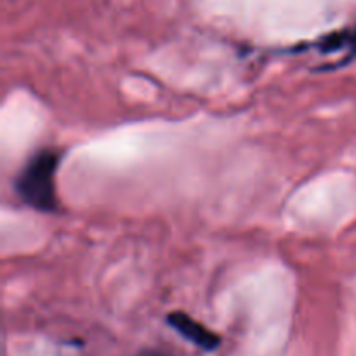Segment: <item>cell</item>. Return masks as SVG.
<instances>
[{
    "instance_id": "cell-2",
    "label": "cell",
    "mask_w": 356,
    "mask_h": 356,
    "mask_svg": "<svg viewBox=\"0 0 356 356\" xmlns=\"http://www.w3.org/2000/svg\"><path fill=\"white\" fill-rule=\"evenodd\" d=\"M167 323L176 330L179 336L193 343L195 346L202 348L204 351H214L221 346V337L216 332L209 330L195 318L183 312H174L167 316Z\"/></svg>"
},
{
    "instance_id": "cell-3",
    "label": "cell",
    "mask_w": 356,
    "mask_h": 356,
    "mask_svg": "<svg viewBox=\"0 0 356 356\" xmlns=\"http://www.w3.org/2000/svg\"><path fill=\"white\" fill-rule=\"evenodd\" d=\"M138 356H170V355L165 353V351H160V350H143Z\"/></svg>"
},
{
    "instance_id": "cell-1",
    "label": "cell",
    "mask_w": 356,
    "mask_h": 356,
    "mask_svg": "<svg viewBox=\"0 0 356 356\" xmlns=\"http://www.w3.org/2000/svg\"><path fill=\"white\" fill-rule=\"evenodd\" d=\"M63 162V152L52 146L38 148L31 153L14 179V191L26 207L42 214L59 211L58 170Z\"/></svg>"
}]
</instances>
